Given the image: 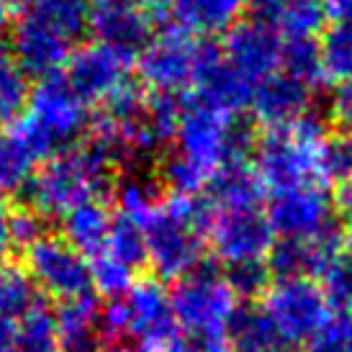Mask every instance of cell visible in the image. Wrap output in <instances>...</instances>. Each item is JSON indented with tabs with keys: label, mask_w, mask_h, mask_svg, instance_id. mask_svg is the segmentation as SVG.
<instances>
[{
	"label": "cell",
	"mask_w": 352,
	"mask_h": 352,
	"mask_svg": "<svg viewBox=\"0 0 352 352\" xmlns=\"http://www.w3.org/2000/svg\"><path fill=\"white\" fill-rule=\"evenodd\" d=\"M211 247L221 263L263 260L275 242V232L267 214L260 208H232L219 211L208 232Z\"/></svg>",
	"instance_id": "cell-14"
},
{
	"label": "cell",
	"mask_w": 352,
	"mask_h": 352,
	"mask_svg": "<svg viewBox=\"0 0 352 352\" xmlns=\"http://www.w3.org/2000/svg\"><path fill=\"white\" fill-rule=\"evenodd\" d=\"M226 340H229V347H234L239 352L275 350L283 344L273 319L263 309V303L254 301L234 306V311L226 322Z\"/></svg>",
	"instance_id": "cell-22"
},
{
	"label": "cell",
	"mask_w": 352,
	"mask_h": 352,
	"mask_svg": "<svg viewBox=\"0 0 352 352\" xmlns=\"http://www.w3.org/2000/svg\"><path fill=\"white\" fill-rule=\"evenodd\" d=\"M196 44L186 29L170 23L149 41L139 54L137 72L142 82L155 93H180L193 82L196 72Z\"/></svg>",
	"instance_id": "cell-9"
},
{
	"label": "cell",
	"mask_w": 352,
	"mask_h": 352,
	"mask_svg": "<svg viewBox=\"0 0 352 352\" xmlns=\"http://www.w3.org/2000/svg\"><path fill=\"white\" fill-rule=\"evenodd\" d=\"M301 0H250V6L257 13V21H265L267 26H273L278 16H283L288 8H294Z\"/></svg>",
	"instance_id": "cell-43"
},
{
	"label": "cell",
	"mask_w": 352,
	"mask_h": 352,
	"mask_svg": "<svg viewBox=\"0 0 352 352\" xmlns=\"http://www.w3.org/2000/svg\"><path fill=\"white\" fill-rule=\"evenodd\" d=\"M311 90L285 72H273L252 90L254 121L267 129H288L309 111Z\"/></svg>",
	"instance_id": "cell-18"
},
{
	"label": "cell",
	"mask_w": 352,
	"mask_h": 352,
	"mask_svg": "<svg viewBox=\"0 0 352 352\" xmlns=\"http://www.w3.org/2000/svg\"><path fill=\"white\" fill-rule=\"evenodd\" d=\"M106 352H144L137 342H131L129 337L124 340H113V342H106Z\"/></svg>",
	"instance_id": "cell-48"
},
{
	"label": "cell",
	"mask_w": 352,
	"mask_h": 352,
	"mask_svg": "<svg viewBox=\"0 0 352 352\" xmlns=\"http://www.w3.org/2000/svg\"><path fill=\"white\" fill-rule=\"evenodd\" d=\"M352 332V314H332L306 342V352H344Z\"/></svg>",
	"instance_id": "cell-39"
},
{
	"label": "cell",
	"mask_w": 352,
	"mask_h": 352,
	"mask_svg": "<svg viewBox=\"0 0 352 352\" xmlns=\"http://www.w3.org/2000/svg\"><path fill=\"white\" fill-rule=\"evenodd\" d=\"M322 50L324 75L332 78L337 85L352 80V26L334 23L332 29L324 31V39L319 44Z\"/></svg>",
	"instance_id": "cell-33"
},
{
	"label": "cell",
	"mask_w": 352,
	"mask_h": 352,
	"mask_svg": "<svg viewBox=\"0 0 352 352\" xmlns=\"http://www.w3.org/2000/svg\"><path fill=\"white\" fill-rule=\"evenodd\" d=\"M113 190H116L118 206H121L118 214L129 216L139 224L162 204V183L155 170L129 173L121 183H116Z\"/></svg>",
	"instance_id": "cell-26"
},
{
	"label": "cell",
	"mask_w": 352,
	"mask_h": 352,
	"mask_svg": "<svg viewBox=\"0 0 352 352\" xmlns=\"http://www.w3.org/2000/svg\"><path fill=\"white\" fill-rule=\"evenodd\" d=\"M116 188V167L103 149L88 139L80 147H69L50 157L21 188L19 201L47 216H65L75 206L88 201H103Z\"/></svg>",
	"instance_id": "cell-1"
},
{
	"label": "cell",
	"mask_w": 352,
	"mask_h": 352,
	"mask_svg": "<svg viewBox=\"0 0 352 352\" xmlns=\"http://www.w3.org/2000/svg\"><path fill=\"white\" fill-rule=\"evenodd\" d=\"M139 3H144V6L149 8V6H157V3H162V0H139Z\"/></svg>",
	"instance_id": "cell-52"
},
{
	"label": "cell",
	"mask_w": 352,
	"mask_h": 352,
	"mask_svg": "<svg viewBox=\"0 0 352 352\" xmlns=\"http://www.w3.org/2000/svg\"><path fill=\"white\" fill-rule=\"evenodd\" d=\"M322 294L332 314H352V260L337 257L322 275Z\"/></svg>",
	"instance_id": "cell-37"
},
{
	"label": "cell",
	"mask_w": 352,
	"mask_h": 352,
	"mask_svg": "<svg viewBox=\"0 0 352 352\" xmlns=\"http://www.w3.org/2000/svg\"><path fill=\"white\" fill-rule=\"evenodd\" d=\"M280 52H283L280 34L257 19L236 21L232 29H226L224 44H221L226 65L234 67L252 85L278 72Z\"/></svg>",
	"instance_id": "cell-15"
},
{
	"label": "cell",
	"mask_w": 352,
	"mask_h": 352,
	"mask_svg": "<svg viewBox=\"0 0 352 352\" xmlns=\"http://www.w3.org/2000/svg\"><path fill=\"white\" fill-rule=\"evenodd\" d=\"M265 196V186L260 175L247 162L239 165H221L206 183V198L214 208L232 211V208H260Z\"/></svg>",
	"instance_id": "cell-19"
},
{
	"label": "cell",
	"mask_w": 352,
	"mask_h": 352,
	"mask_svg": "<svg viewBox=\"0 0 352 352\" xmlns=\"http://www.w3.org/2000/svg\"><path fill=\"white\" fill-rule=\"evenodd\" d=\"M155 173L162 188H170L175 196H198L208 183V177H211V173H206L204 167L190 162L180 152L162 157Z\"/></svg>",
	"instance_id": "cell-32"
},
{
	"label": "cell",
	"mask_w": 352,
	"mask_h": 352,
	"mask_svg": "<svg viewBox=\"0 0 352 352\" xmlns=\"http://www.w3.org/2000/svg\"><path fill=\"white\" fill-rule=\"evenodd\" d=\"M263 298V309L273 319L280 340L288 344H306L332 316L322 288L311 278L278 280Z\"/></svg>",
	"instance_id": "cell-4"
},
{
	"label": "cell",
	"mask_w": 352,
	"mask_h": 352,
	"mask_svg": "<svg viewBox=\"0 0 352 352\" xmlns=\"http://www.w3.org/2000/svg\"><path fill=\"white\" fill-rule=\"evenodd\" d=\"M327 23V8L322 0H301L283 16H278L273 29L285 39H314Z\"/></svg>",
	"instance_id": "cell-34"
},
{
	"label": "cell",
	"mask_w": 352,
	"mask_h": 352,
	"mask_svg": "<svg viewBox=\"0 0 352 352\" xmlns=\"http://www.w3.org/2000/svg\"><path fill=\"white\" fill-rule=\"evenodd\" d=\"M170 303L177 327L186 329L188 342L198 352H229L226 322L236 303L214 260L204 257L186 278L175 280Z\"/></svg>",
	"instance_id": "cell-2"
},
{
	"label": "cell",
	"mask_w": 352,
	"mask_h": 352,
	"mask_svg": "<svg viewBox=\"0 0 352 352\" xmlns=\"http://www.w3.org/2000/svg\"><path fill=\"white\" fill-rule=\"evenodd\" d=\"M103 254L131 267L134 273L142 270L147 265V239H144L142 224L124 214L113 216L111 219V232H108L106 252Z\"/></svg>",
	"instance_id": "cell-27"
},
{
	"label": "cell",
	"mask_w": 352,
	"mask_h": 352,
	"mask_svg": "<svg viewBox=\"0 0 352 352\" xmlns=\"http://www.w3.org/2000/svg\"><path fill=\"white\" fill-rule=\"evenodd\" d=\"M344 352H352V332H350V342H347V350Z\"/></svg>",
	"instance_id": "cell-54"
},
{
	"label": "cell",
	"mask_w": 352,
	"mask_h": 352,
	"mask_svg": "<svg viewBox=\"0 0 352 352\" xmlns=\"http://www.w3.org/2000/svg\"><path fill=\"white\" fill-rule=\"evenodd\" d=\"M160 352H198V350L190 342H188V340H177V337H175L173 342L165 344V347H162Z\"/></svg>",
	"instance_id": "cell-49"
},
{
	"label": "cell",
	"mask_w": 352,
	"mask_h": 352,
	"mask_svg": "<svg viewBox=\"0 0 352 352\" xmlns=\"http://www.w3.org/2000/svg\"><path fill=\"white\" fill-rule=\"evenodd\" d=\"M26 103H29L26 75L13 62L8 47L0 44V131H6L19 121Z\"/></svg>",
	"instance_id": "cell-29"
},
{
	"label": "cell",
	"mask_w": 352,
	"mask_h": 352,
	"mask_svg": "<svg viewBox=\"0 0 352 352\" xmlns=\"http://www.w3.org/2000/svg\"><path fill=\"white\" fill-rule=\"evenodd\" d=\"M16 352H59L57 319L47 303H36L19 324Z\"/></svg>",
	"instance_id": "cell-30"
},
{
	"label": "cell",
	"mask_w": 352,
	"mask_h": 352,
	"mask_svg": "<svg viewBox=\"0 0 352 352\" xmlns=\"http://www.w3.org/2000/svg\"><path fill=\"white\" fill-rule=\"evenodd\" d=\"M41 157L16 126L0 131V193H19L36 173Z\"/></svg>",
	"instance_id": "cell-23"
},
{
	"label": "cell",
	"mask_w": 352,
	"mask_h": 352,
	"mask_svg": "<svg viewBox=\"0 0 352 352\" xmlns=\"http://www.w3.org/2000/svg\"><path fill=\"white\" fill-rule=\"evenodd\" d=\"M316 177L319 183L342 186L352 180V137L350 134H329L316 147Z\"/></svg>",
	"instance_id": "cell-31"
},
{
	"label": "cell",
	"mask_w": 352,
	"mask_h": 352,
	"mask_svg": "<svg viewBox=\"0 0 352 352\" xmlns=\"http://www.w3.org/2000/svg\"><path fill=\"white\" fill-rule=\"evenodd\" d=\"M90 278H93V291H98V294L106 296L108 301H113V298H124L131 291L137 273L126 265H121L118 260H113V257L100 254L90 265Z\"/></svg>",
	"instance_id": "cell-36"
},
{
	"label": "cell",
	"mask_w": 352,
	"mask_h": 352,
	"mask_svg": "<svg viewBox=\"0 0 352 352\" xmlns=\"http://www.w3.org/2000/svg\"><path fill=\"white\" fill-rule=\"evenodd\" d=\"M16 334H19V324L0 316V352H16Z\"/></svg>",
	"instance_id": "cell-47"
},
{
	"label": "cell",
	"mask_w": 352,
	"mask_h": 352,
	"mask_svg": "<svg viewBox=\"0 0 352 352\" xmlns=\"http://www.w3.org/2000/svg\"><path fill=\"white\" fill-rule=\"evenodd\" d=\"M257 175L273 193L322 186L316 177V149L306 147L291 129H267L257 142Z\"/></svg>",
	"instance_id": "cell-8"
},
{
	"label": "cell",
	"mask_w": 352,
	"mask_h": 352,
	"mask_svg": "<svg viewBox=\"0 0 352 352\" xmlns=\"http://www.w3.org/2000/svg\"><path fill=\"white\" fill-rule=\"evenodd\" d=\"M165 8L180 29L216 34L234 26L245 0H165Z\"/></svg>",
	"instance_id": "cell-21"
},
{
	"label": "cell",
	"mask_w": 352,
	"mask_h": 352,
	"mask_svg": "<svg viewBox=\"0 0 352 352\" xmlns=\"http://www.w3.org/2000/svg\"><path fill=\"white\" fill-rule=\"evenodd\" d=\"M327 16H334L340 23L352 26V0H324Z\"/></svg>",
	"instance_id": "cell-46"
},
{
	"label": "cell",
	"mask_w": 352,
	"mask_h": 352,
	"mask_svg": "<svg viewBox=\"0 0 352 352\" xmlns=\"http://www.w3.org/2000/svg\"><path fill=\"white\" fill-rule=\"evenodd\" d=\"M193 85H196V100H201L204 106L214 108L219 113H226V116L245 113V108L252 103L254 85L242 78L234 67L226 65L224 54H221V44H216L211 39L196 44Z\"/></svg>",
	"instance_id": "cell-13"
},
{
	"label": "cell",
	"mask_w": 352,
	"mask_h": 352,
	"mask_svg": "<svg viewBox=\"0 0 352 352\" xmlns=\"http://www.w3.org/2000/svg\"><path fill=\"white\" fill-rule=\"evenodd\" d=\"M129 309L126 337L144 352H160L177 337L170 294L157 278H139L124 296Z\"/></svg>",
	"instance_id": "cell-12"
},
{
	"label": "cell",
	"mask_w": 352,
	"mask_h": 352,
	"mask_svg": "<svg viewBox=\"0 0 352 352\" xmlns=\"http://www.w3.org/2000/svg\"><path fill=\"white\" fill-rule=\"evenodd\" d=\"M8 23H10V6L8 0H0V34L8 29Z\"/></svg>",
	"instance_id": "cell-50"
},
{
	"label": "cell",
	"mask_w": 352,
	"mask_h": 352,
	"mask_svg": "<svg viewBox=\"0 0 352 352\" xmlns=\"http://www.w3.org/2000/svg\"><path fill=\"white\" fill-rule=\"evenodd\" d=\"M8 52L26 78L41 82V80L57 78L59 69L67 65L69 41L62 39L47 23H41L36 16L21 10L19 21L10 29Z\"/></svg>",
	"instance_id": "cell-16"
},
{
	"label": "cell",
	"mask_w": 352,
	"mask_h": 352,
	"mask_svg": "<svg viewBox=\"0 0 352 352\" xmlns=\"http://www.w3.org/2000/svg\"><path fill=\"white\" fill-rule=\"evenodd\" d=\"M329 118H332V124L342 134H350L352 137V80L337 85L332 103H329Z\"/></svg>",
	"instance_id": "cell-41"
},
{
	"label": "cell",
	"mask_w": 352,
	"mask_h": 352,
	"mask_svg": "<svg viewBox=\"0 0 352 352\" xmlns=\"http://www.w3.org/2000/svg\"><path fill=\"white\" fill-rule=\"evenodd\" d=\"M98 314H100V303L96 298V294L82 296V298H72V301H59L57 311H54L59 337L96 329Z\"/></svg>",
	"instance_id": "cell-38"
},
{
	"label": "cell",
	"mask_w": 352,
	"mask_h": 352,
	"mask_svg": "<svg viewBox=\"0 0 352 352\" xmlns=\"http://www.w3.org/2000/svg\"><path fill=\"white\" fill-rule=\"evenodd\" d=\"M224 280L229 285V291L234 294V298H245V301H254L257 296H265L270 288V270L265 260H242V263H229L224 265Z\"/></svg>",
	"instance_id": "cell-35"
},
{
	"label": "cell",
	"mask_w": 352,
	"mask_h": 352,
	"mask_svg": "<svg viewBox=\"0 0 352 352\" xmlns=\"http://www.w3.org/2000/svg\"><path fill=\"white\" fill-rule=\"evenodd\" d=\"M280 67L285 75L303 82L309 90L319 88L327 75L322 65V50L316 39H285L280 52Z\"/></svg>",
	"instance_id": "cell-28"
},
{
	"label": "cell",
	"mask_w": 352,
	"mask_h": 352,
	"mask_svg": "<svg viewBox=\"0 0 352 352\" xmlns=\"http://www.w3.org/2000/svg\"><path fill=\"white\" fill-rule=\"evenodd\" d=\"M157 16L139 0H90L88 34L126 59L139 57L155 39Z\"/></svg>",
	"instance_id": "cell-6"
},
{
	"label": "cell",
	"mask_w": 352,
	"mask_h": 352,
	"mask_svg": "<svg viewBox=\"0 0 352 352\" xmlns=\"http://www.w3.org/2000/svg\"><path fill=\"white\" fill-rule=\"evenodd\" d=\"M36 303H41V291L29 270L19 263L0 265V316L16 322L23 319Z\"/></svg>",
	"instance_id": "cell-25"
},
{
	"label": "cell",
	"mask_w": 352,
	"mask_h": 352,
	"mask_svg": "<svg viewBox=\"0 0 352 352\" xmlns=\"http://www.w3.org/2000/svg\"><path fill=\"white\" fill-rule=\"evenodd\" d=\"M334 214L342 224L352 226V180L350 183H342L337 186V193H334Z\"/></svg>",
	"instance_id": "cell-44"
},
{
	"label": "cell",
	"mask_w": 352,
	"mask_h": 352,
	"mask_svg": "<svg viewBox=\"0 0 352 352\" xmlns=\"http://www.w3.org/2000/svg\"><path fill=\"white\" fill-rule=\"evenodd\" d=\"M23 10L54 29L69 44L88 34L90 0H26Z\"/></svg>",
	"instance_id": "cell-24"
},
{
	"label": "cell",
	"mask_w": 352,
	"mask_h": 352,
	"mask_svg": "<svg viewBox=\"0 0 352 352\" xmlns=\"http://www.w3.org/2000/svg\"><path fill=\"white\" fill-rule=\"evenodd\" d=\"M131 59L118 54L111 47L98 41L82 44L67 57L62 80L85 106L88 103H106L121 85H126V72Z\"/></svg>",
	"instance_id": "cell-11"
},
{
	"label": "cell",
	"mask_w": 352,
	"mask_h": 352,
	"mask_svg": "<svg viewBox=\"0 0 352 352\" xmlns=\"http://www.w3.org/2000/svg\"><path fill=\"white\" fill-rule=\"evenodd\" d=\"M267 221L275 234L285 239H316L342 224L322 186L273 193V201L267 206Z\"/></svg>",
	"instance_id": "cell-10"
},
{
	"label": "cell",
	"mask_w": 352,
	"mask_h": 352,
	"mask_svg": "<svg viewBox=\"0 0 352 352\" xmlns=\"http://www.w3.org/2000/svg\"><path fill=\"white\" fill-rule=\"evenodd\" d=\"M226 113L204 106L201 100H183V113L177 121V152L214 175L224 165Z\"/></svg>",
	"instance_id": "cell-17"
},
{
	"label": "cell",
	"mask_w": 352,
	"mask_h": 352,
	"mask_svg": "<svg viewBox=\"0 0 352 352\" xmlns=\"http://www.w3.org/2000/svg\"><path fill=\"white\" fill-rule=\"evenodd\" d=\"M344 245H347V250H350V260H352V232L344 236Z\"/></svg>",
	"instance_id": "cell-51"
},
{
	"label": "cell",
	"mask_w": 352,
	"mask_h": 352,
	"mask_svg": "<svg viewBox=\"0 0 352 352\" xmlns=\"http://www.w3.org/2000/svg\"><path fill=\"white\" fill-rule=\"evenodd\" d=\"M23 260H26L23 267L36 280L39 291H47L59 301H72V298L96 294L88 260L75 247H69L62 236L47 234L36 239L23 252Z\"/></svg>",
	"instance_id": "cell-5"
},
{
	"label": "cell",
	"mask_w": 352,
	"mask_h": 352,
	"mask_svg": "<svg viewBox=\"0 0 352 352\" xmlns=\"http://www.w3.org/2000/svg\"><path fill=\"white\" fill-rule=\"evenodd\" d=\"M13 126L36 149L41 162L75 144L90 126L85 103L67 88L62 75L41 80L29 93V111Z\"/></svg>",
	"instance_id": "cell-3"
},
{
	"label": "cell",
	"mask_w": 352,
	"mask_h": 352,
	"mask_svg": "<svg viewBox=\"0 0 352 352\" xmlns=\"http://www.w3.org/2000/svg\"><path fill=\"white\" fill-rule=\"evenodd\" d=\"M260 352H285L283 347H275V350H260Z\"/></svg>",
	"instance_id": "cell-53"
},
{
	"label": "cell",
	"mask_w": 352,
	"mask_h": 352,
	"mask_svg": "<svg viewBox=\"0 0 352 352\" xmlns=\"http://www.w3.org/2000/svg\"><path fill=\"white\" fill-rule=\"evenodd\" d=\"M10 214H13V208H10L8 198L0 193V257L13 252V247H10Z\"/></svg>",
	"instance_id": "cell-45"
},
{
	"label": "cell",
	"mask_w": 352,
	"mask_h": 352,
	"mask_svg": "<svg viewBox=\"0 0 352 352\" xmlns=\"http://www.w3.org/2000/svg\"><path fill=\"white\" fill-rule=\"evenodd\" d=\"M111 219L103 201H88L75 206L62 219V239L69 247H75L82 257H100L106 252Z\"/></svg>",
	"instance_id": "cell-20"
},
{
	"label": "cell",
	"mask_w": 352,
	"mask_h": 352,
	"mask_svg": "<svg viewBox=\"0 0 352 352\" xmlns=\"http://www.w3.org/2000/svg\"><path fill=\"white\" fill-rule=\"evenodd\" d=\"M147 239V265L157 280H180L204 260V236L175 221L162 204L142 221Z\"/></svg>",
	"instance_id": "cell-7"
},
{
	"label": "cell",
	"mask_w": 352,
	"mask_h": 352,
	"mask_svg": "<svg viewBox=\"0 0 352 352\" xmlns=\"http://www.w3.org/2000/svg\"><path fill=\"white\" fill-rule=\"evenodd\" d=\"M47 219L36 211H31V208H16L13 214H10V247L13 250H29L36 239L41 236H47Z\"/></svg>",
	"instance_id": "cell-40"
},
{
	"label": "cell",
	"mask_w": 352,
	"mask_h": 352,
	"mask_svg": "<svg viewBox=\"0 0 352 352\" xmlns=\"http://www.w3.org/2000/svg\"><path fill=\"white\" fill-rule=\"evenodd\" d=\"M59 352H106V342L98 329H88V332L59 337Z\"/></svg>",
	"instance_id": "cell-42"
}]
</instances>
